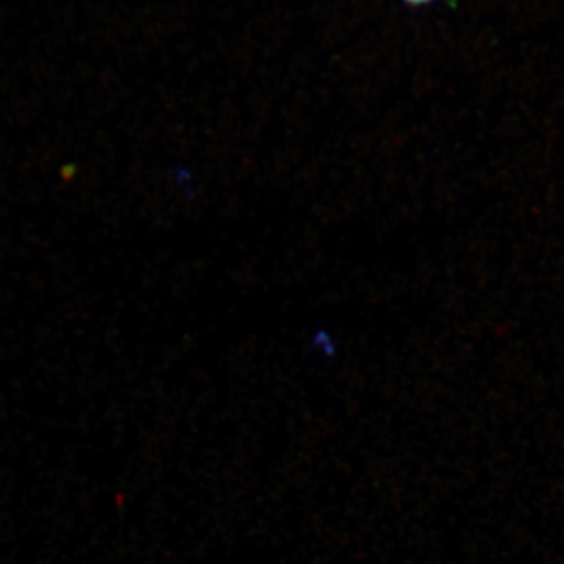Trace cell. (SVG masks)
I'll use <instances>...</instances> for the list:
<instances>
[{
  "instance_id": "1",
  "label": "cell",
  "mask_w": 564,
  "mask_h": 564,
  "mask_svg": "<svg viewBox=\"0 0 564 564\" xmlns=\"http://www.w3.org/2000/svg\"><path fill=\"white\" fill-rule=\"evenodd\" d=\"M403 2L411 7H425L432 6V3L437 2V0H403Z\"/></svg>"
}]
</instances>
